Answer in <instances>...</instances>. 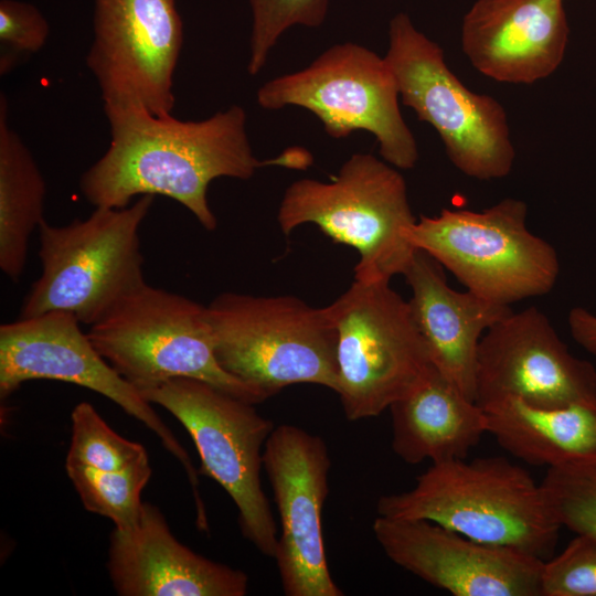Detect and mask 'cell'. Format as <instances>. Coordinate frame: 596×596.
Returning <instances> with one entry per match:
<instances>
[{
  "label": "cell",
  "instance_id": "8",
  "mask_svg": "<svg viewBox=\"0 0 596 596\" xmlns=\"http://www.w3.org/2000/svg\"><path fill=\"white\" fill-rule=\"evenodd\" d=\"M526 216L525 202L513 198L480 212L444 209L416 220L407 240L467 290L510 306L550 292L560 274L555 248L528 230Z\"/></svg>",
  "mask_w": 596,
  "mask_h": 596
},
{
  "label": "cell",
  "instance_id": "26",
  "mask_svg": "<svg viewBox=\"0 0 596 596\" xmlns=\"http://www.w3.org/2000/svg\"><path fill=\"white\" fill-rule=\"evenodd\" d=\"M252 12L247 72L257 75L281 34L294 25L320 26L329 0H247Z\"/></svg>",
  "mask_w": 596,
  "mask_h": 596
},
{
  "label": "cell",
  "instance_id": "19",
  "mask_svg": "<svg viewBox=\"0 0 596 596\" xmlns=\"http://www.w3.org/2000/svg\"><path fill=\"white\" fill-rule=\"evenodd\" d=\"M443 266L417 249L404 273L411 288L413 319L427 345L433 366L466 397L476 402L480 340L513 312L502 305L447 284Z\"/></svg>",
  "mask_w": 596,
  "mask_h": 596
},
{
  "label": "cell",
  "instance_id": "20",
  "mask_svg": "<svg viewBox=\"0 0 596 596\" xmlns=\"http://www.w3.org/2000/svg\"><path fill=\"white\" fill-rule=\"evenodd\" d=\"M392 449L407 464L465 459L487 432L485 409L434 366L390 406Z\"/></svg>",
  "mask_w": 596,
  "mask_h": 596
},
{
  "label": "cell",
  "instance_id": "10",
  "mask_svg": "<svg viewBox=\"0 0 596 596\" xmlns=\"http://www.w3.org/2000/svg\"><path fill=\"white\" fill-rule=\"evenodd\" d=\"M140 394L183 425L200 456L199 473L215 480L232 498L243 536L275 558L278 528L260 481L273 422L255 404L195 379H171Z\"/></svg>",
  "mask_w": 596,
  "mask_h": 596
},
{
  "label": "cell",
  "instance_id": "25",
  "mask_svg": "<svg viewBox=\"0 0 596 596\" xmlns=\"http://www.w3.org/2000/svg\"><path fill=\"white\" fill-rule=\"evenodd\" d=\"M541 486L562 528L596 540V458L550 467Z\"/></svg>",
  "mask_w": 596,
  "mask_h": 596
},
{
  "label": "cell",
  "instance_id": "2",
  "mask_svg": "<svg viewBox=\"0 0 596 596\" xmlns=\"http://www.w3.org/2000/svg\"><path fill=\"white\" fill-rule=\"evenodd\" d=\"M376 511L392 519L430 521L544 561L562 528L541 483L502 457L432 464L411 490L380 497Z\"/></svg>",
  "mask_w": 596,
  "mask_h": 596
},
{
  "label": "cell",
  "instance_id": "15",
  "mask_svg": "<svg viewBox=\"0 0 596 596\" xmlns=\"http://www.w3.org/2000/svg\"><path fill=\"white\" fill-rule=\"evenodd\" d=\"M514 397L543 408L596 404V369L574 356L536 307L511 312L480 340L476 403Z\"/></svg>",
  "mask_w": 596,
  "mask_h": 596
},
{
  "label": "cell",
  "instance_id": "4",
  "mask_svg": "<svg viewBox=\"0 0 596 596\" xmlns=\"http://www.w3.org/2000/svg\"><path fill=\"white\" fill-rule=\"evenodd\" d=\"M152 203L153 195H141L126 207H95L62 226L44 220L38 228L42 273L19 318L63 311L92 326L146 284L139 230Z\"/></svg>",
  "mask_w": 596,
  "mask_h": 596
},
{
  "label": "cell",
  "instance_id": "21",
  "mask_svg": "<svg viewBox=\"0 0 596 596\" xmlns=\"http://www.w3.org/2000/svg\"><path fill=\"white\" fill-rule=\"evenodd\" d=\"M482 408L487 432L528 464L550 468L596 458V404L543 408L508 397Z\"/></svg>",
  "mask_w": 596,
  "mask_h": 596
},
{
  "label": "cell",
  "instance_id": "1",
  "mask_svg": "<svg viewBox=\"0 0 596 596\" xmlns=\"http://www.w3.org/2000/svg\"><path fill=\"white\" fill-rule=\"evenodd\" d=\"M104 111L110 143L79 179L82 194L95 207L121 209L136 196L159 194L177 201L205 230L214 231L217 220L207 201L213 180H248L269 164H307V157L296 153L258 160L249 143L246 111L238 105L202 120L157 116L139 107Z\"/></svg>",
  "mask_w": 596,
  "mask_h": 596
},
{
  "label": "cell",
  "instance_id": "7",
  "mask_svg": "<svg viewBox=\"0 0 596 596\" xmlns=\"http://www.w3.org/2000/svg\"><path fill=\"white\" fill-rule=\"evenodd\" d=\"M326 310L336 332L337 394L349 421L379 416L430 372L408 300L390 280L354 279Z\"/></svg>",
  "mask_w": 596,
  "mask_h": 596
},
{
  "label": "cell",
  "instance_id": "29",
  "mask_svg": "<svg viewBox=\"0 0 596 596\" xmlns=\"http://www.w3.org/2000/svg\"><path fill=\"white\" fill-rule=\"evenodd\" d=\"M572 338L587 352L596 355V316L582 307L572 308L568 313Z\"/></svg>",
  "mask_w": 596,
  "mask_h": 596
},
{
  "label": "cell",
  "instance_id": "23",
  "mask_svg": "<svg viewBox=\"0 0 596 596\" xmlns=\"http://www.w3.org/2000/svg\"><path fill=\"white\" fill-rule=\"evenodd\" d=\"M65 468L87 511L110 519L118 529H128L138 521L143 504L141 492L152 473L148 455L120 470L67 464Z\"/></svg>",
  "mask_w": 596,
  "mask_h": 596
},
{
  "label": "cell",
  "instance_id": "27",
  "mask_svg": "<svg viewBox=\"0 0 596 596\" xmlns=\"http://www.w3.org/2000/svg\"><path fill=\"white\" fill-rule=\"evenodd\" d=\"M50 25L40 10L18 0L0 1V74H9L46 43Z\"/></svg>",
  "mask_w": 596,
  "mask_h": 596
},
{
  "label": "cell",
  "instance_id": "3",
  "mask_svg": "<svg viewBox=\"0 0 596 596\" xmlns=\"http://www.w3.org/2000/svg\"><path fill=\"white\" fill-rule=\"evenodd\" d=\"M277 222L289 235L315 224L333 242L359 253L354 279L391 280L404 275L416 248L407 233L416 222L403 175L371 153H354L329 182L300 179L280 201Z\"/></svg>",
  "mask_w": 596,
  "mask_h": 596
},
{
  "label": "cell",
  "instance_id": "5",
  "mask_svg": "<svg viewBox=\"0 0 596 596\" xmlns=\"http://www.w3.org/2000/svg\"><path fill=\"white\" fill-rule=\"evenodd\" d=\"M207 315L220 365L266 398L299 383L337 393L336 332L326 307L228 291L211 301Z\"/></svg>",
  "mask_w": 596,
  "mask_h": 596
},
{
  "label": "cell",
  "instance_id": "11",
  "mask_svg": "<svg viewBox=\"0 0 596 596\" xmlns=\"http://www.w3.org/2000/svg\"><path fill=\"white\" fill-rule=\"evenodd\" d=\"M398 97L386 60L352 42L327 49L307 67L266 82L256 94L267 110L298 106L311 111L332 138L371 132L384 161L407 170L415 167L418 149Z\"/></svg>",
  "mask_w": 596,
  "mask_h": 596
},
{
  "label": "cell",
  "instance_id": "16",
  "mask_svg": "<svg viewBox=\"0 0 596 596\" xmlns=\"http://www.w3.org/2000/svg\"><path fill=\"white\" fill-rule=\"evenodd\" d=\"M372 531L393 563L455 596H541L539 557L426 520L377 515Z\"/></svg>",
  "mask_w": 596,
  "mask_h": 596
},
{
  "label": "cell",
  "instance_id": "22",
  "mask_svg": "<svg viewBox=\"0 0 596 596\" xmlns=\"http://www.w3.org/2000/svg\"><path fill=\"white\" fill-rule=\"evenodd\" d=\"M0 97V268L17 281L24 272L30 237L44 221L45 180L28 146L11 128Z\"/></svg>",
  "mask_w": 596,
  "mask_h": 596
},
{
  "label": "cell",
  "instance_id": "6",
  "mask_svg": "<svg viewBox=\"0 0 596 596\" xmlns=\"http://www.w3.org/2000/svg\"><path fill=\"white\" fill-rule=\"evenodd\" d=\"M87 336L98 353L139 392L190 377L252 404L264 394L223 370L207 306L147 283L126 295Z\"/></svg>",
  "mask_w": 596,
  "mask_h": 596
},
{
  "label": "cell",
  "instance_id": "12",
  "mask_svg": "<svg viewBox=\"0 0 596 596\" xmlns=\"http://www.w3.org/2000/svg\"><path fill=\"white\" fill-rule=\"evenodd\" d=\"M86 65L104 108L139 107L172 115L173 77L183 44L175 0H93Z\"/></svg>",
  "mask_w": 596,
  "mask_h": 596
},
{
  "label": "cell",
  "instance_id": "24",
  "mask_svg": "<svg viewBox=\"0 0 596 596\" xmlns=\"http://www.w3.org/2000/svg\"><path fill=\"white\" fill-rule=\"evenodd\" d=\"M71 418L72 438L66 456L67 465L120 470L148 455L142 445L113 430L87 402L77 404Z\"/></svg>",
  "mask_w": 596,
  "mask_h": 596
},
{
  "label": "cell",
  "instance_id": "28",
  "mask_svg": "<svg viewBox=\"0 0 596 596\" xmlns=\"http://www.w3.org/2000/svg\"><path fill=\"white\" fill-rule=\"evenodd\" d=\"M541 596H596V540L576 534L556 556L544 561Z\"/></svg>",
  "mask_w": 596,
  "mask_h": 596
},
{
  "label": "cell",
  "instance_id": "18",
  "mask_svg": "<svg viewBox=\"0 0 596 596\" xmlns=\"http://www.w3.org/2000/svg\"><path fill=\"white\" fill-rule=\"evenodd\" d=\"M107 568L119 596H244L248 588L246 573L179 542L149 502L132 526L110 533Z\"/></svg>",
  "mask_w": 596,
  "mask_h": 596
},
{
  "label": "cell",
  "instance_id": "17",
  "mask_svg": "<svg viewBox=\"0 0 596 596\" xmlns=\"http://www.w3.org/2000/svg\"><path fill=\"white\" fill-rule=\"evenodd\" d=\"M567 41L563 0H476L462 20L467 58L501 83L549 77L562 63Z\"/></svg>",
  "mask_w": 596,
  "mask_h": 596
},
{
  "label": "cell",
  "instance_id": "9",
  "mask_svg": "<svg viewBox=\"0 0 596 596\" xmlns=\"http://www.w3.org/2000/svg\"><path fill=\"white\" fill-rule=\"evenodd\" d=\"M384 58L403 104L435 128L460 172L481 181L511 172L515 151L503 106L468 89L447 66L443 49L405 12L390 21Z\"/></svg>",
  "mask_w": 596,
  "mask_h": 596
},
{
  "label": "cell",
  "instance_id": "13",
  "mask_svg": "<svg viewBox=\"0 0 596 596\" xmlns=\"http://www.w3.org/2000/svg\"><path fill=\"white\" fill-rule=\"evenodd\" d=\"M71 313L50 311L0 327V397L6 400L24 382L55 380L97 392L120 406L161 440L183 466L194 502H203L199 471L173 433L143 398L95 349Z\"/></svg>",
  "mask_w": 596,
  "mask_h": 596
},
{
  "label": "cell",
  "instance_id": "14",
  "mask_svg": "<svg viewBox=\"0 0 596 596\" xmlns=\"http://www.w3.org/2000/svg\"><path fill=\"white\" fill-rule=\"evenodd\" d=\"M331 467L324 440L305 429L275 427L263 450V468L279 515L276 565L287 596H342L328 567L322 510Z\"/></svg>",
  "mask_w": 596,
  "mask_h": 596
}]
</instances>
